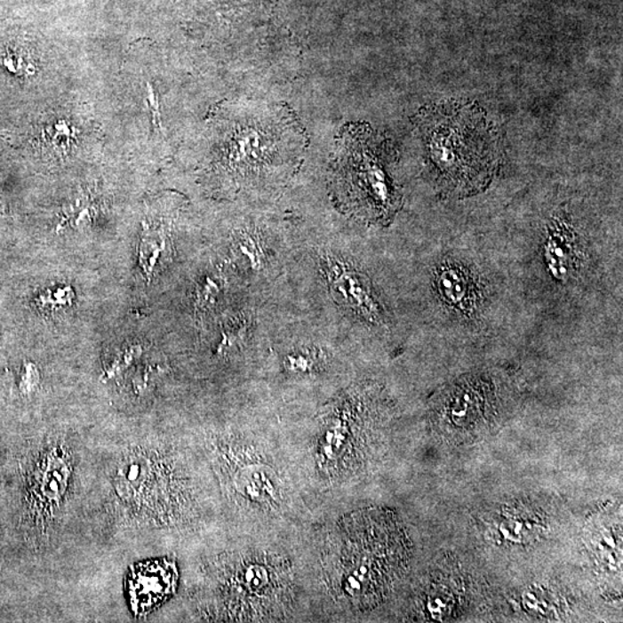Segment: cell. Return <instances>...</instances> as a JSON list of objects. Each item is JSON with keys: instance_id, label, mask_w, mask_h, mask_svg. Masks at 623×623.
Here are the masks:
<instances>
[{"instance_id": "cell-7", "label": "cell", "mask_w": 623, "mask_h": 623, "mask_svg": "<svg viewBox=\"0 0 623 623\" xmlns=\"http://www.w3.org/2000/svg\"><path fill=\"white\" fill-rule=\"evenodd\" d=\"M544 261L555 280H571L579 269V245L572 228L563 219L549 224L547 238L544 243Z\"/></svg>"}, {"instance_id": "cell-9", "label": "cell", "mask_w": 623, "mask_h": 623, "mask_svg": "<svg viewBox=\"0 0 623 623\" xmlns=\"http://www.w3.org/2000/svg\"><path fill=\"white\" fill-rule=\"evenodd\" d=\"M142 227L139 244V265L147 280L150 281L168 260L170 245L164 230L155 229L147 223H143Z\"/></svg>"}, {"instance_id": "cell-17", "label": "cell", "mask_w": 623, "mask_h": 623, "mask_svg": "<svg viewBox=\"0 0 623 623\" xmlns=\"http://www.w3.org/2000/svg\"><path fill=\"white\" fill-rule=\"evenodd\" d=\"M4 215V204L2 203V199H0V218Z\"/></svg>"}, {"instance_id": "cell-4", "label": "cell", "mask_w": 623, "mask_h": 623, "mask_svg": "<svg viewBox=\"0 0 623 623\" xmlns=\"http://www.w3.org/2000/svg\"><path fill=\"white\" fill-rule=\"evenodd\" d=\"M231 595L241 601L245 617L263 614L276 606L288 587V576L284 566L265 555H247L232 576Z\"/></svg>"}, {"instance_id": "cell-14", "label": "cell", "mask_w": 623, "mask_h": 623, "mask_svg": "<svg viewBox=\"0 0 623 623\" xmlns=\"http://www.w3.org/2000/svg\"><path fill=\"white\" fill-rule=\"evenodd\" d=\"M147 106H148V110L150 116H152V124L154 127H158L162 130V119L160 112V103L156 95H155L152 84H147V95H146Z\"/></svg>"}, {"instance_id": "cell-6", "label": "cell", "mask_w": 623, "mask_h": 623, "mask_svg": "<svg viewBox=\"0 0 623 623\" xmlns=\"http://www.w3.org/2000/svg\"><path fill=\"white\" fill-rule=\"evenodd\" d=\"M328 276L332 292L340 303L375 324L383 321L380 305L373 296L369 284L361 274L340 262H329Z\"/></svg>"}, {"instance_id": "cell-12", "label": "cell", "mask_w": 623, "mask_h": 623, "mask_svg": "<svg viewBox=\"0 0 623 623\" xmlns=\"http://www.w3.org/2000/svg\"><path fill=\"white\" fill-rule=\"evenodd\" d=\"M220 286L218 281L212 277H206L197 288V305L200 308H206L214 304L220 295Z\"/></svg>"}, {"instance_id": "cell-11", "label": "cell", "mask_w": 623, "mask_h": 623, "mask_svg": "<svg viewBox=\"0 0 623 623\" xmlns=\"http://www.w3.org/2000/svg\"><path fill=\"white\" fill-rule=\"evenodd\" d=\"M0 65L13 76L27 77L35 73L32 57L23 50H6L0 57Z\"/></svg>"}, {"instance_id": "cell-5", "label": "cell", "mask_w": 623, "mask_h": 623, "mask_svg": "<svg viewBox=\"0 0 623 623\" xmlns=\"http://www.w3.org/2000/svg\"><path fill=\"white\" fill-rule=\"evenodd\" d=\"M175 563L166 559L147 561L132 568L129 595L132 610L137 617H145L164 603L175 591Z\"/></svg>"}, {"instance_id": "cell-13", "label": "cell", "mask_w": 623, "mask_h": 623, "mask_svg": "<svg viewBox=\"0 0 623 623\" xmlns=\"http://www.w3.org/2000/svg\"><path fill=\"white\" fill-rule=\"evenodd\" d=\"M72 292L68 288L60 289L57 292H49L46 295L40 297L41 304L46 307H63L71 301Z\"/></svg>"}, {"instance_id": "cell-8", "label": "cell", "mask_w": 623, "mask_h": 623, "mask_svg": "<svg viewBox=\"0 0 623 623\" xmlns=\"http://www.w3.org/2000/svg\"><path fill=\"white\" fill-rule=\"evenodd\" d=\"M436 284L441 298L449 307L466 312L475 307L477 286L466 269L458 266L441 268Z\"/></svg>"}, {"instance_id": "cell-15", "label": "cell", "mask_w": 623, "mask_h": 623, "mask_svg": "<svg viewBox=\"0 0 623 623\" xmlns=\"http://www.w3.org/2000/svg\"><path fill=\"white\" fill-rule=\"evenodd\" d=\"M288 363L290 369L298 371V372H305V371L311 369L313 366V362L308 355L303 354L290 355Z\"/></svg>"}, {"instance_id": "cell-1", "label": "cell", "mask_w": 623, "mask_h": 623, "mask_svg": "<svg viewBox=\"0 0 623 623\" xmlns=\"http://www.w3.org/2000/svg\"><path fill=\"white\" fill-rule=\"evenodd\" d=\"M427 161L444 195L474 196L489 187L502 157L501 134L474 102L427 107L418 116Z\"/></svg>"}, {"instance_id": "cell-3", "label": "cell", "mask_w": 623, "mask_h": 623, "mask_svg": "<svg viewBox=\"0 0 623 623\" xmlns=\"http://www.w3.org/2000/svg\"><path fill=\"white\" fill-rule=\"evenodd\" d=\"M332 188L340 207L371 222L386 223L401 206V193L388 173L392 143L363 124L340 132Z\"/></svg>"}, {"instance_id": "cell-2", "label": "cell", "mask_w": 623, "mask_h": 623, "mask_svg": "<svg viewBox=\"0 0 623 623\" xmlns=\"http://www.w3.org/2000/svg\"><path fill=\"white\" fill-rule=\"evenodd\" d=\"M326 558L332 592L352 605H367L383 597L400 576L405 540L386 515L357 514L339 525Z\"/></svg>"}, {"instance_id": "cell-10", "label": "cell", "mask_w": 623, "mask_h": 623, "mask_svg": "<svg viewBox=\"0 0 623 623\" xmlns=\"http://www.w3.org/2000/svg\"><path fill=\"white\" fill-rule=\"evenodd\" d=\"M95 215L96 206L91 197L87 196L77 197L75 204L66 208L60 228L69 226L73 229H83L94 220Z\"/></svg>"}, {"instance_id": "cell-16", "label": "cell", "mask_w": 623, "mask_h": 623, "mask_svg": "<svg viewBox=\"0 0 623 623\" xmlns=\"http://www.w3.org/2000/svg\"><path fill=\"white\" fill-rule=\"evenodd\" d=\"M37 382V372L36 369H35V366L33 363H28V365L26 366V378L25 380H23V387L25 388H32L34 387L35 383Z\"/></svg>"}]
</instances>
